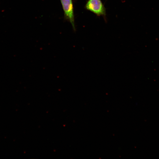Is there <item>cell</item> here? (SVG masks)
<instances>
[{
	"instance_id": "7a4b0ae2",
	"label": "cell",
	"mask_w": 159,
	"mask_h": 159,
	"mask_svg": "<svg viewBox=\"0 0 159 159\" xmlns=\"http://www.w3.org/2000/svg\"><path fill=\"white\" fill-rule=\"evenodd\" d=\"M64 13V18L71 24L73 29L75 30L74 15L72 0H60Z\"/></svg>"
},
{
	"instance_id": "6da1fadb",
	"label": "cell",
	"mask_w": 159,
	"mask_h": 159,
	"mask_svg": "<svg viewBox=\"0 0 159 159\" xmlns=\"http://www.w3.org/2000/svg\"><path fill=\"white\" fill-rule=\"evenodd\" d=\"M85 8L98 16H102L106 20V9L101 0H88Z\"/></svg>"
}]
</instances>
